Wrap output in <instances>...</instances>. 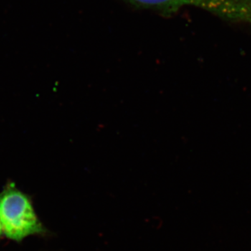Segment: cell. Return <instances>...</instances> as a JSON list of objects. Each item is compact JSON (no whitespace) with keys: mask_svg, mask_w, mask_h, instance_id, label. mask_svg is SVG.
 Segmentation results:
<instances>
[{"mask_svg":"<svg viewBox=\"0 0 251 251\" xmlns=\"http://www.w3.org/2000/svg\"><path fill=\"white\" fill-rule=\"evenodd\" d=\"M0 222L3 234L15 242L49 233L36 215L31 200L14 184H8L0 193Z\"/></svg>","mask_w":251,"mask_h":251,"instance_id":"obj_1","label":"cell"},{"mask_svg":"<svg viewBox=\"0 0 251 251\" xmlns=\"http://www.w3.org/2000/svg\"><path fill=\"white\" fill-rule=\"evenodd\" d=\"M138 9H151L170 16L186 6H197L218 15L226 0H124Z\"/></svg>","mask_w":251,"mask_h":251,"instance_id":"obj_2","label":"cell"},{"mask_svg":"<svg viewBox=\"0 0 251 251\" xmlns=\"http://www.w3.org/2000/svg\"><path fill=\"white\" fill-rule=\"evenodd\" d=\"M239 1H242L244 4L248 5L251 8V0H239Z\"/></svg>","mask_w":251,"mask_h":251,"instance_id":"obj_3","label":"cell"},{"mask_svg":"<svg viewBox=\"0 0 251 251\" xmlns=\"http://www.w3.org/2000/svg\"><path fill=\"white\" fill-rule=\"evenodd\" d=\"M3 234L2 227H1V222H0V237H1V235Z\"/></svg>","mask_w":251,"mask_h":251,"instance_id":"obj_4","label":"cell"}]
</instances>
